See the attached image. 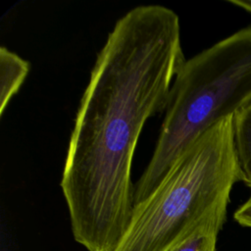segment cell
I'll return each instance as SVG.
<instances>
[{"instance_id": "1", "label": "cell", "mask_w": 251, "mask_h": 251, "mask_svg": "<svg viewBox=\"0 0 251 251\" xmlns=\"http://www.w3.org/2000/svg\"><path fill=\"white\" fill-rule=\"evenodd\" d=\"M178 16L142 5L121 17L97 54L61 178L75 240L115 251L134 210L130 173L146 121L165 111L185 62Z\"/></svg>"}, {"instance_id": "2", "label": "cell", "mask_w": 251, "mask_h": 251, "mask_svg": "<svg viewBox=\"0 0 251 251\" xmlns=\"http://www.w3.org/2000/svg\"><path fill=\"white\" fill-rule=\"evenodd\" d=\"M237 181L242 173L230 116L194 139L156 189L134 206L115 251H170L207 217L227 208Z\"/></svg>"}, {"instance_id": "3", "label": "cell", "mask_w": 251, "mask_h": 251, "mask_svg": "<svg viewBox=\"0 0 251 251\" xmlns=\"http://www.w3.org/2000/svg\"><path fill=\"white\" fill-rule=\"evenodd\" d=\"M251 102V25L185 60L173 83L152 155L134 184V206L163 180L179 154Z\"/></svg>"}, {"instance_id": "4", "label": "cell", "mask_w": 251, "mask_h": 251, "mask_svg": "<svg viewBox=\"0 0 251 251\" xmlns=\"http://www.w3.org/2000/svg\"><path fill=\"white\" fill-rule=\"evenodd\" d=\"M30 65L27 61L9 50L0 47V114L2 115L11 98L25 81Z\"/></svg>"}, {"instance_id": "5", "label": "cell", "mask_w": 251, "mask_h": 251, "mask_svg": "<svg viewBox=\"0 0 251 251\" xmlns=\"http://www.w3.org/2000/svg\"><path fill=\"white\" fill-rule=\"evenodd\" d=\"M226 219V208L220 209L202 221L170 251H216L217 238Z\"/></svg>"}, {"instance_id": "6", "label": "cell", "mask_w": 251, "mask_h": 251, "mask_svg": "<svg viewBox=\"0 0 251 251\" xmlns=\"http://www.w3.org/2000/svg\"><path fill=\"white\" fill-rule=\"evenodd\" d=\"M233 135L242 181L251 189V102L233 116Z\"/></svg>"}, {"instance_id": "7", "label": "cell", "mask_w": 251, "mask_h": 251, "mask_svg": "<svg viewBox=\"0 0 251 251\" xmlns=\"http://www.w3.org/2000/svg\"><path fill=\"white\" fill-rule=\"evenodd\" d=\"M233 218L240 226L251 227V194L249 198L234 212Z\"/></svg>"}, {"instance_id": "8", "label": "cell", "mask_w": 251, "mask_h": 251, "mask_svg": "<svg viewBox=\"0 0 251 251\" xmlns=\"http://www.w3.org/2000/svg\"><path fill=\"white\" fill-rule=\"evenodd\" d=\"M228 2L251 13V0H228Z\"/></svg>"}]
</instances>
